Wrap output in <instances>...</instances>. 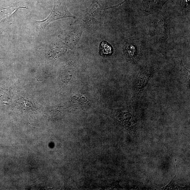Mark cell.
Here are the masks:
<instances>
[{"mask_svg": "<svg viewBox=\"0 0 190 190\" xmlns=\"http://www.w3.org/2000/svg\"><path fill=\"white\" fill-rule=\"evenodd\" d=\"M100 49L101 54L104 55H109L112 52V48L110 45L106 41H103L100 44Z\"/></svg>", "mask_w": 190, "mask_h": 190, "instance_id": "4", "label": "cell"}, {"mask_svg": "<svg viewBox=\"0 0 190 190\" xmlns=\"http://www.w3.org/2000/svg\"><path fill=\"white\" fill-rule=\"evenodd\" d=\"M67 18H75V16L72 15L67 9L65 0H55L53 9L49 16L43 21H36L35 23L44 29L54 21Z\"/></svg>", "mask_w": 190, "mask_h": 190, "instance_id": "1", "label": "cell"}, {"mask_svg": "<svg viewBox=\"0 0 190 190\" xmlns=\"http://www.w3.org/2000/svg\"><path fill=\"white\" fill-rule=\"evenodd\" d=\"M21 8H27L21 4L17 3L9 7L1 8L0 9V24L4 20L10 18L17 10Z\"/></svg>", "mask_w": 190, "mask_h": 190, "instance_id": "3", "label": "cell"}, {"mask_svg": "<svg viewBox=\"0 0 190 190\" xmlns=\"http://www.w3.org/2000/svg\"><path fill=\"white\" fill-rule=\"evenodd\" d=\"M153 70H145L140 73L136 84L135 89L136 94L138 96L141 94V90H143L154 73Z\"/></svg>", "mask_w": 190, "mask_h": 190, "instance_id": "2", "label": "cell"}, {"mask_svg": "<svg viewBox=\"0 0 190 190\" xmlns=\"http://www.w3.org/2000/svg\"><path fill=\"white\" fill-rule=\"evenodd\" d=\"M181 66H182V70L183 71V72L186 76L188 80L189 81L190 79V73L189 71L186 68L184 67L183 64L182 62V64H181Z\"/></svg>", "mask_w": 190, "mask_h": 190, "instance_id": "5", "label": "cell"}]
</instances>
